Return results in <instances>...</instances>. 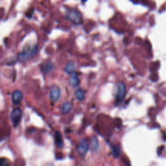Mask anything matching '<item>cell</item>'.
<instances>
[{
  "label": "cell",
  "mask_w": 166,
  "mask_h": 166,
  "mask_svg": "<svg viewBox=\"0 0 166 166\" xmlns=\"http://www.w3.org/2000/svg\"><path fill=\"white\" fill-rule=\"evenodd\" d=\"M66 17L75 25H79L83 23V14L77 9H68L66 10Z\"/></svg>",
  "instance_id": "cell-1"
},
{
  "label": "cell",
  "mask_w": 166,
  "mask_h": 166,
  "mask_svg": "<svg viewBox=\"0 0 166 166\" xmlns=\"http://www.w3.org/2000/svg\"><path fill=\"white\" fill-rule=\"evenodd\" d=\"M126 95V87L123 82H118L116 83L114 89V96H115L116 103L121 102Z\"/></svg>",
  "instance_id": "cell-2"
},
{
  "label": "cell",
  "mask_w": 166,
  "mask_h": 166,
  "mask_svg": "<svg viewBox=\"0 0 166 166\" xmlns=\"http://www.w3.org/2000/svg\"><path fill=\"white\" fill-rule=\"evenodd\" d=\"M37 47L35 46L31 48H25L18 55V59L21 62L28 60L37 53Z\"/></svg>",
  "instance_id": "cell-3"
},
{
  "label": "cell",
  "mask_w": 166,
  "mask_h": 166,
  "mask_svg": "<svg viewBox=\"0 0 166 166\" xmlns=\"http://www.w3.org/2000/svg\"><path fill=\"white\" fill-rule=\"evenodd\" d=\"M90 147V143L88 139H83L79 142L77 147L78 152L80 156H84L87 154Z\"/></svg>",
  "instance_id": "cell-4"
},
{
  "label": "cell",
  "mask_w": 166,
  "mask_h": 166,
  "mask_svg": "<svg viewBox=\"0 0 166 166\" xmlns=\"http://www.w3.org/2000/svg\"><path fill=\"white\" fill-rule=\"evenodd\" d=\"M11 119H12V122L14 125V127H16L20 122V120L21 118V110L20 108H16L11 112L10 115Z\"/></svg>",
  "instance_id": "cell-5"
},
{
  "label": "cell",
  "mask_w": 166,
  "mask_h": 166,
  "mask_svg": "<svg viewBox=\"0 0 166 166\" xmlns=\"http://www.w3.org/2000/svg\"><path fill=\"white\" fill-rule=\"evenodd\" d=\"M60 97V89L56 85H53L50 91V99L53 102H56Z\"/></svg>",
  "instance_id": "cell-6"
},
{
  "label": "cell",
  "mask_w": 166,
  "mask_h": 166,
  "mask_svg": "<svg viewBox=\"0 0 166 166\" xmlns=\"http://www.w3.org/2000/svg\"><path fill=\"white\" fill-rule=\"evenodd\" d=\"M80 81L78 74L76 72H74L71 74V77L70 79V84L72 87H77L79 85Z\"/></svg>",
  "instance_id": "cell-7"
},
{
  "label": "cell",
  "mask_w": 166,
  "mask_h": 166,
  "mask_svg": "<svg viewBox=\"0 0 166 166\" xmlns=\"http://www.w3.org/2000/svg\"><path fill=\"white\" fill-rule=\"evenodd\" d=\"M13 101L14 104H18L23 99V94L20 90H15L13 94Z\"/></svg>",
  "instance_id": "cell-8"
},
{
  "label": "cell",
  "mask_w": 166,
  "mask_h": 166,
  "mask_svg": "<svg viewBox=\"0 0 166 166\" xmlns=\"http://www.w3.org/2000/svg\"><path fill=\"white\" fill-rule=\"evenodd\" d=\"M65 71L68 74H72L73 73L75 72V64L73 61L68 62L64 68Z\"/></svg>",
  "instance_id": "cell-9"
},
{
  "label": "cell",
  "mask_w": 166,
  "mask_h": 166,
  "mask_svg": "<svg viewBox=\"0 0 166 166\" xmlns=\"http://www.w3.org/2000/svg\"><path fill=\"white\" fill-rule=\"evenodd\" d=\"M99 141L96 136H94L91 139V148L93 151L96 152L99 149Z\"/></svg>",
  "instance_id": "cell-10"
},
{
  "label": "cell",
  "mask_w": 166,
  "mask_h": 166,
  "mask_svg": "<svg viewBox=\"0 0 166 166\" xmlns=\"http://www.w3.org/2000/svg\"><path fill=\"white\" fill-rule=\"evenodd\" d=\"M85 95H86V91L82 88L77 89L75 93V96L76 97V99L79 101H83L85 98Z\"/></svg>",
  "instance_id": "cell-11"
},
{
  "label": "cell",
  "mask_w": 166,
  "mask_h": 166,
  "mask_svg": "<svg viewBox=\"0 0 166 166\" xmlns=\"http://www.w3.org/2000/svg\"><path fill=\"white\" fill-rule=\"evenodd\" d=\"M55 143L56 146L61 148L63 147V141H62V136L60 134V133L59 132H56L55 133Z\"/></svg>",
  "instance_id": "cell-12"
},
{
  "label": "cell",
  "mask_w": 166,
  "mask_h": 166,
  "mask_svg": "<svg viewBox=\"0 0 166 166\" xmlns=\"http://www.w3.org/2000/svg\"><path fill=\"white\" fill-rule=\"evenodd\" d=\"M53 69V64L52 62H47L42 66V70L45 73H49Z\"/></svg>",
  "instance_id": "cell-13"
},
{
  "label": "cell",
  "mask_w": 166,
  "mask_h": 166,
  "mask_svg": "<svg viewBox=\"0 0 166 166\" xmlns=\"http://www.w3.org/2000/svg\"><path fill=\"white\" fill-rule=\"evenodd\" d=\"M72 108V104L70 102H66L62 106V112L65 114L69 112Z\"/></svg>",
  "instance_id": "cell-14"
},
{
  "label": "cell",
  "mask_w": 166,
  "mask_h": 166,
  "mask_svg": "<svg viewBox=\"0 0 166 166\" xmlns=\"http://www.w3.org/2000/svg\"><path fill=\"white\" fill-rule=\"evenodd\" d=\"M0 166H10V162L7 158H0Z\"/></svg>",
  "instance_id": "cell-15"
},
{
  "label": "cell",
  "mask_w": 166,
  "mask_h": 166,
  "mask_svg": "<svg viewBox=\"0 0 166 166\" xmlns=\"http://www.w3.org/2000/svg\"><path fill=\"white\" fill-rule=\"evenodd\" d=\"M113 154L115 157H118L119 154V147L118 145L113 147Z\"/></svg>",
  "instance_id": "cell-16"
}]
</instances>
